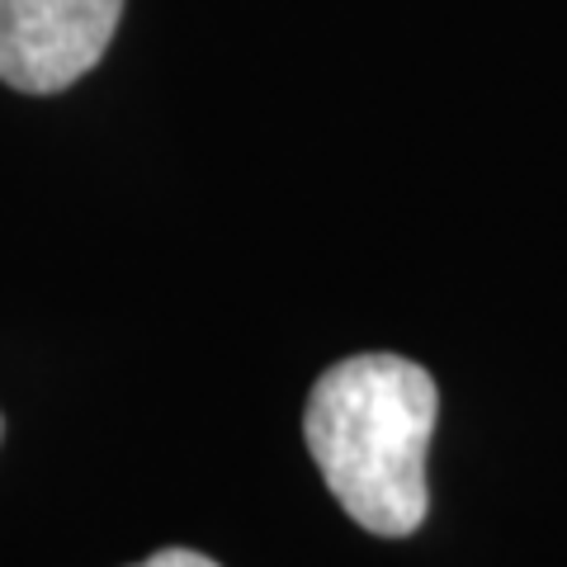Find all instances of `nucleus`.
<instances>
[{"label": "nucleus", "instance_id": "nucleus-1", "mask_svg": "<svg viewBox=\"0 0 567 567\" xmlns=\"http://www.w3.org/2000/svg\"><path fill=\"white\" fill-rule=\"evenodd\" d=\"M435 412V379L402 354H350L317 379L303 416L308 450L341 511L369 535L406 539L421 529Z\"/></svg>", "mask_w": 567, "mask_h": 567}, {"label": "nucleus", "instance_id": "nucleus-4", "mask_svg": "<svg viewBox=\"0 0 567 567\" xmlns=\"http://www.w3.org/2000/svg\"><path fill=\"white\" fill-rule=\"evenodd\" d=\"M0 435H6V421H0Z\"/></svg>", "mask_w": 567, "mask_h": 567}, {"label": "nucleus", "instance_id": "nucleus-2", "mask_svg": "<svg viewBox=\"0 0 567 567\" xmlns=\"http://www.w3.org/2000/svg\"><path fill=\"white\" fill-rule=\"evenodd\" d=\"M123 0H0V81L58 95L91 71L118 29Z\"/></svg>", "mask_w": 567, "mask_h": 567}, {"label": "nucleus", "instance_id": "nucleus-3", "mask_svg": "<svg viewBox=\"0 0 567 567\" xmlns=\"http://www.w3.org/2000/svg\"><path fill=\"white\" fill-rule=\"evenodd\" d=\"M137 567H218V563L194 554V548H162V554H152L147 563H137Z\"/></svg>", "mask_w": 567, "mask_h": 567}]
</instances>
